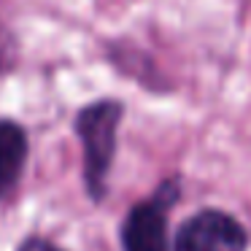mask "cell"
Masks as SVG:
<instances>
[{
  "instance_id": "3",
  "label": "cell",
  "mask_w": 251,
  "mask_h": 251,
  "mask_svg": "<svg viewBox=\"0 0 251 251\" xmlns=\"http://www.w3.org/2000/svg\"><path fill=\"white\" fill-rule=\"evenodd\" d=\"M249 235L235 216L216 208L195 213L178 227L173 251H246Z\"/></svg>"
},
{
  "instance_id": "2",
  "label": "cell",
  "mask_w": 251,
  "mask_h": 251,
  "mask_svg": "<svg viewBox=\"0 0 251 251\" xmlns=\"http://www.w3.org/2000/svg\"><path fill=\"white\" fill-rule=\"evenodd\" d=\"M178 200V181L170 178L149 200H141L127 211L122 222V249L125 251H170L168 211Z\"/></svg>"
},
{
  "instance_id": "1",
  "label": "cell",
  "mask_w": 251,
  "mask_h": 251,
  "mask_svg": "<svg viewBox=\"0 0 251 251\" xmlns=\"http://www.w3.org/2000/svg\"><path fill=\"white\" fill-rule=\"evenodd\" d=\"M122 116H125V105L108 98L84 105L76 116V135L84 149V186L95 202L105 197Z\"/></svg>"
},
{
  "instance_id": "5",
  "label": "cell",
  "mask_w": 251,
  "mask_h": 251,
  "mask_svg": "<svg viewBox=\"0 0 251 251\" xmlns=\"http://www.w3.org/2000/svg\"><path fill=\"white\" fill-rule=\"evenodd\" d=\"M17 251H62L60 246H54L51 240H44V238H30L19 246Z\"/></svg>"
},
{
  "instance_id": "4",
  "label": "cell",
  "mask_w": 251,
  "mask_h": 251,
  "mask_svg": "<svg viewBox=\"0 0 251 251\" xmlns=\"http://www.w3.org/2000/svg\"><path fill=\"white\" fill-rule=\"evenodd\" d=\"M27 159V132L17 122H0V197H8L19 184Z\"/></svg>"
}]
</instances>
